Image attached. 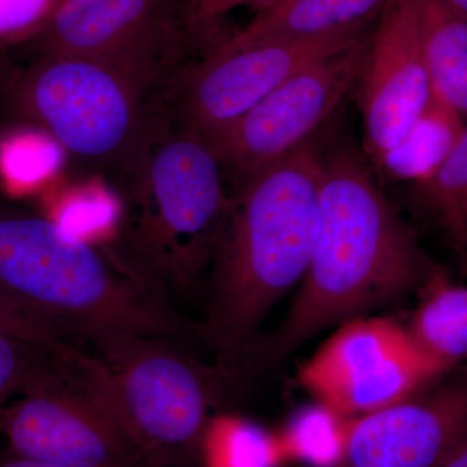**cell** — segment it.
Here are the masks:
<instances>
[{
    "label": "cell",
    "instance_id": "cell-1",
    "mask_svg": "<svg viewBox=\"0 0 467 467\" xmlns=\"http://www.w3.org/2000/svg\"><path fill=\"white\" fill-rule=\"evenodd\" d=\"M432 270L373 169L353 147L337 144L324 153L308 269L282 324L260 337L243 379L282 364L326 328L401 299Z\"/></svg>",
    "mask_w": 467,
    "mask_h": 467
},
{
    "label": "cell",
    "instance_id": "cell-2",
    "mask_svg": "<svg viewBox=\"0 0 467 467\" xmlns=\"http://www.w3.org/2000/svg\"><path fill=\"white\" fill-rule=\"evenodd\" d=\"M324 152L315 140L238 184L205 281L202 346L234 389L273 306L300 285L319 227Z\"/></svg>",
    "mask_w": 467,
    "mask_h": 467
},
{
    "label": "cell",
    "instance_id": "cell-3",
    "mask_svg": "<svg viewBox=\"0 0 467 467\" xmlns=\"http://www.w3.org/2000/svg\"><path fill=\"white\" fill-rule=\"evenodd\" d=\"M0 294L67 342L92 344L125 334L171 340L193 352L202 347L198 321L187 318L112 248L2 199Z\"/></svg>",
    "mask_w": 467,
    "mask_h": 467
},
{
    "label": "cell",
    "instance_id": "cell-4",
    "mask_svg": "<svg viewBox=\"0 0 467 467\" xmlns=\"http://www.w3.org/2000/svg\"><path fill=\"white\" fill-rule=\"evenodd\" d=\"M171 94L94 57L47 55L0 67L3 109L122 195L140 180L150 143L171 117Z\"/></svg>",
    "mask_w": 467,
    "mask_h": 467
},
{
    "label": "cell",
    "instance_id": "cell-5",
    "mask_svg": "<svg viewBox=\"0 0 467 467\" xmlns=\"http://www.w3.org/2000/svg\"><path fill=\"white\" fill-rule=\"evenodd\" d=\"M124 199L110 248L174 303L202 299L232 202L213 147L169 119Z\"/></svg>",
    "mask_w": 467,
    "mask_h": 467
},
{
    "label": "cell",
    "instance_id": "cell-6",
    "mask_svg": "<svg viewBox=\"0 0 467 467\" xmlns=\"http://www.w3.org/2000/svg\"><path fill=\"white\" fill-rule=\"evenodd\" d=\"M91 347L107 404L150 466L199 461L209 423L234 392L216 365L160 337L110 335Z\"/></svg>",
    "mask_w": 467,
    "mask_h": 467
},
{
    "label": "cell",
    "instance_id": "cell-7",
    "mask_svg": "<svg viewBox=\"0 0 467 467\" xmlns=\"http://www.w3.org/2000/svg\"><path fill=\"white\" fill-rule=\"evenodd\" d=\"M5 447L57 467H150L104 398L97 358L79 349L9 404Z\"/></svg>",
    "mask_w": 467,
    "mask_h": 467
},
{
    "label": "cell",
    "instance_id": "cell-8",
    "mask_svg": "<svg viewBox=\"0 0 467 467\" xmlns=\"http://www.w3.org/2000/svg\"><path fill=\"white\" fill-rule=\"evenodd\" d=\"M192 0H64L26 47L32 57L77 55L171 90L193 63Z\"/></svg>",
    "mask_w": 467,
    "mask_h": 467
},
{
    "label": "cell",
    "instance_id": "cell-9",
    "mask_svg": "<svg viewBox=\"0 0 467 467\" xmlns=\"http://www.w3.org/2000/svg\"><path fill=\"white\" fill-rule=\"evenodd\" d=\"M447 371L395 319L358 317L340 325L297 377L316 400L358 418L407 400Z\"/></svg>",
    "mask_w": 467,
    "mask_h": 467
},
{
    "label": "cell",
    "instance_id": "cell-10",
    "mask_svg": "<svg viewBox=\"0 0 467 467\" xmlns=\"http://www.w3.org/2000/svg\"><path fill=\"white\" fill-rule=\"evenodd\" d=\"M373 29L309 41L265 42L242 47L218 45L199 63H193L171 88V119L211 142L285 79L361 41Z\"/></svg>",
    "mask_w": 467,
    "mask_h": 467
},
{
    "label": "cell",
    "instance_id": "cell-11",
    "mask_svg": "<svg viewBox=\"0 0 467 467\" xmlns=\"http://www.w3.org/2000/svg\"><path fill=\"white\" fill-rule=\"evenodd\" d=\"M373 32V30H371ZM371 32L285 79L226 131L208 142L236 182L285 158L309 140L358 86Z\"/></svg>",
    "mask_w": 467,
    "mask_h": 467
},
{
    "label": "cell",
    "instance_id": "cell-12",
    "mask_svg": "<svg viewBox=\"0 0 467 467\" xmlns=\"http://www.w3.org/2000/svg\"><path fill=\"white\" fill-rule=\"evenodd\" d=\"M358 88L371 164L434 98L420 46L417 0H393L377 21Z\"/></svg>",
    "mask_w": 467,
    "mask_h": 467
},
{
    "label": "cell",
    "instance_id": "cell-13",
    "mask_svg": "<svg viewBox=\"0 0 467 467\" xmlns=\"http://www.w3.org/2000/svg\"><path fill=\"white\" fill-rule=\"evenodd\" d=\"M467 429V379L350 420L339 467H436Z\"/></svg>",
    "mask_w": 467,
    "mask_h": 467
},
{
    "label": "cell",
    "instance_id": "cell-14",
    "mask_svg": "<svg viewBox=\"0 0 467 467\" xmlns=\"http://www.w3.org/2000/svg\"><path fill=\"white\" fill-rule=\"evenodd\" d=\"M393 0H279L220 45L226 47L279 41H309L376 26Z\"/></svg>",
    "mask_w": 467,
    "mask_h": 467
},
{
    "label": "cell",
    "instance_id": "cell-15",
    "mask_svg": "<svg viewBox=\"0 0 467 467\" xmlns=\"http://www.w3.org/2000/svg\"><path fill=\"white\" fill-rule=\"evenodd\" d=\"M466 122L434 94L422 115L371 165L392 182L422 186L456 147Z\"/></svg>",
    "mask_w": 467,
    "mask_h": 467
},
{
    "label": "cell",
    "instance_id": "cell-16",
    "mask_svg": "<svg viewBox=\"0 0 467 467\" xmlns=\"http://www.w3.org/2000/svg\"><path fill=\"white\" fill-rule=\"evenodd\" d=\"M417 5L432 90L467 121V15L447 0H417Z\"/></svg>",
    "mask_w": 467,
    "mask_h": 467
},
{
    "label": "cell",
    "instance_id": "cell-17",
    "mask_svg": "<svg viewBox=\"0 0 467 467\" xmlns=\"http://www.w3.org/2000/svg\"><path fill=\"white\" fill-rule=\"evenodd\" d=\"M408 333L418 348L448 371L467 359V287L432 270Z\"/></svg>",
    "mask_w": 467,
    "mask_h": 467
},
{
    "label": "cell",
    "instance_id": "cell-18",
    "mask_svg": "<svg viewBox=\"0 0 467 467\" xmlns=\"http://www.w3.org/2000/svg\"><path fill=\"white\" fill-rule=\"evenodd\" d=\"M199 462L202 467H284L287 460L278 432L220 413L202 436Z\"/></svg>",
    "mask_w": 467,
    "mask_h": 467
},
{
    "label": "cell",
    "instance_id": "cell-19",
    "mask_svg": "<svg viewBox=\"0 0 467 467\" xmlns=\"http://www.w3.org/2000/svg\"><path fill=\"white\" fill-rule=\"evenodd\" d=\"M350 420L317 400L297 409L278 432L287 463L339 467L346 454Z\"/></svg>",
    "mask_w": 467,
    "mask_h": 467
},
{
    "label": "cell",
    "instance_id": "cell-20",
    "mask_svg": "<svg viewBox=\"0 0 467 467\" xmlns=\"http://www.w3.org/2000/svg\"><path fill=\"white\" fill-rule=\"evenodd\" d=\"M16 124L0 131V184L12 195H26L51 180L58 146L41 129Z\"/></svg>",
    "mask_w": 467,
    "mask_h": 467
},
{
    "label": "cell",
    "instance_id": "cell-21",
    "mask_svg": "<svg viewBox=\"0 0 467 467\" xmlns=\"http://www.w3.org/2000/svg\"><path fill=\"white\" fill-rule=\"evenodd\" d=\"M438 225L459 245H467V122L456 147L431 180L417 187Z\"/></svg>",
    "mask_w": 467,
    "mask_h": 467
},
{
    "label": "cell",
    "instance_id": "cell-22",
    "mask_svg": "<svg viewBox=\"0 0 467 467\" xmlns=\"http://www.w3.org/2000/svg\"><path fill=\"white\" fill-rule=\"evenodd\" d=\"M69 355L0 334V422L15 399Z\"/></svg>",
    "mask_w": 467,
    "mask_h": 467
},
{
    "label": "cell",
    "instance_id": "cell-23",
    "mask_svg": "<svg viewBox=\"0 0 467 467\" xmlns=\"http://www.w3.org/2000/svg\"><path fill=\"white\" fill-rule=\"evenodd\" d=\"M64 0H0V50L26 46L46 29Z\"/></svg>",
    "mask_w": 467,
    "mask_h": 467
},
{
    "label": "cell",
    "instance_id": "cell-24",
    "mask_svg": "<svg viewBox=\"0 0 467 467\" xmlns=\"http://www.w3.org/2000/svg\"><path fill=\"white\" fill-rule=\"evenodd\" d=\"M0 334L36 344L58 355L63 353L66 355L72 348V343L67 342L50 328L27 317L16 306H12L2 294H0Z\"/></svg>",
    "mask_w": 467,
    "mask_h": 467
},
{
    "label": "cell",
    "instance_id": "cell-25",
    "mask_svg": "<svg viewBox=\"0 0 467 467\" xmlns=\"http://www.w3.org/2000/svg\"><path fill=\"white\" fill-rule=\"evenodd\" d=\"M241 5L242 0H192L190 24L196 47L213 50L220 43L218 36L223 18Z\"/></svg>",
    "mask_w": 467,
    "mask_h": 467
},
{
    "label": "cell",
    "instance_id": "cell-26",
    "mask_svg": "<svg viewBox=\"0 0 467 467\" xmlns=\"http://www.w3.org/2000/svg\"><path fill=\"white\" fill-rule=\"evenodd\" d=\"M436 467H467V429Z\"/></svg>",
    "mask_w": 467,
    "mask_h": 467
},
{
    "label": "cell",
    "instance_id": "cell-27",
    "mask_svg": "<svg viewBox=\"0 0 467 467\" xmlns=\"http://www.w3.org/2000/svg\"><path fill=\"white\" fill-rule=\"evenodd\" d=\"M0 467H57L15 453L7 447L0 451Z\"/></svg>",
    "mask_w": 467,
    "mask_h": 467
},
{
    "label": "cell",
    "instance_id": "cell-28",
    "mask_svg": "<svg viewBox=\"0 0 467 467\" xmlns=\"http://www.w3.org/2000/svg\"><path fill=\"white\" fill-rule=\"evenodd\" d=\"M278 2L279 0H242V5H247V7L256 11L257 14H261V12L273 7Z\"/></svg>",
    "mask_w": 467,
    "mask_h": 467
},
{
    "label": "cell",
    "instance_id": "cell-29",
    "mask_svg": "<svg viewBox=\"0 0 467 467\" xmlns=\"http://www.w3.org/2000/svg\"><path fill=\"white\" fill-rule=\"evenodd\" d=\"M453 7L460 9L461 12L467 15V0H447Z\"/></svg>",
    "mask_w": 467,
    "mask_h": 467
}]
</instances>
